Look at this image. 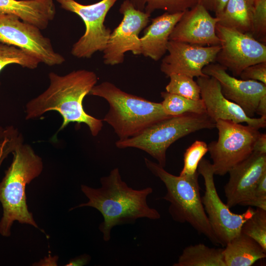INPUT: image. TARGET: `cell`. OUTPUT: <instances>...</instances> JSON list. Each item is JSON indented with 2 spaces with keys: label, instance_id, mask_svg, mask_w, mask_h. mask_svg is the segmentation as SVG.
Masks as SVG:
<instances>
[{
  "label": "cell",
  "instance_id": "e575fe53",
  "mask_svg": "<svg viewBox=\"0 0 266 266\" xmlns=\"http://www.w3.org/2000/svg\"><path fill=\"white\" fill-rule=\"evenodd\" d=\"M90 261V256L87 255H84L78 257H76L73 260H71L66 266H84L86 265Z\"/></svg>",
  "mask_w": 266,
  "mask_h": 266
},
{
  "label": "cell",
  "instance_id": "e0dca14e",
  "mask_svg": "<svg viewBox=\"0 0 266 266\" xmlns=\"http://www.w3.org/2000/svg\"><path fill=\"white\" fill-rule=\"evenodd\" d=\"M228 182L224 186L227 205L232 208L247 200L261 177L266 173V154L256 152L228 172Z\"/></svg>",
  "mask_w": 266,
  "mask_h": 266
},
{
  "label": "cell",
  "instance_id": "8d00e7d4",
  "mask_svg": "<svg viewBox=\"0 0 266 266\" xmlns=\"http://www.w3.org/2000/svg\"></svg>",
  "mask_w": 266,
  "mask_h": 266
},
{
  "label": "cell",
  "instance_id": "4dcf8cb0",
  "mask_svg": "<svg viewBox=\"0 0 266 266\" xmlns=\"http://www.w3.org/2000/svg\"><path fill=\"white\" fill-rule=\"evenodd\" d=\"M240 205L266 210V173L261 177L249 198Z\"/></svg>",
  "mask_w": 266,
  "mask_h": 266
},
{
  "label": "cell",
  "instance_id": "f546056e",
  "mask_svg": "<svg viewBox=\"0 0 266 266\" xmlns=\"http://www.w3.org/2000/svg\"><path fill=\"white\" fill-rule=\"evenodd\" d=\"M23 142L22 134L13 127L0 129V167L8 155Z\"/></svg>",
  "mask_w": 266,
  "mask_h": 266
},
{
  "label": "cell",
  "instance_id": "44dd1931",
  "mask_svg": "<svg viewBox=\"0 0 266 266\" xmlns=\"http://www.w3.org/2000/svg\"><path fill=\"white\" fill-rule=\"evenodd\" d=\"M256 0H229L222 12L216 16L218 24L249 34Z\"/></svg>",
  "mask_w": 266,
  "mask_h": 266
},
{
  "label": "cell",
  "instance_id": "f1b7e54d",
  "mask_svg": "<svg viewBox=\"0 0 266 266\" xmlns=\"http://www.w3.org/2000/svg\"><path fill=\"white\" fill-rule=\"evenodd\" d=\"M249 35L266 45V0H256Z\"/></svg>",
  "mask_w": 266,
  "mask_h": 266
},
{
  "label": "cell",
  "instance_id": "8fae6325",
  "mask_svg": "<svg viewBox=\"0 0 266 266\" xmlns=\"http://www.w3.org/2000/svg\"><path fill=\"white\" fill-rule=\"evenodd\" d=\"M216 33L221 49L215 62L230 70L234 76L252 65L266 62V45L250 35L217 24Z\"/></svg>",
  "mask_w": 266,
  "mask_h": 266
},
{
  "label": "cell",
  "instance_id": "d590c367",
  "mask_svg": "<svg viewBox=\"0 0 266 266\" xmlns=\"http://www.w3.org/2000/svg\"><path fill=\"white\" fill-rule=\"evenodd\" d=\"M256 113L260 116L266 117V95L263 96L260 100Z\"/></svg>",
  "mask_w": 266,
  "mask_h": 266
},
{
  "label": "cell",
  "instance_id": "6da1fadb",
  "mask_svg": "<svg viewBox=\"0 0 266 266\" xmlns=\"http://www.w3.org/2000/svg\"><path fill=\"white\" fill-rule=\"evenodd\" d=\"M100 182L101 186L99 188L81 185V190L88 201L70 210L85 206L98 210L103 218L99 230L104 241L110 240L111 231L116 226L133 223L139 218L157 220L161 218L158 210L147 203L148 196L153 191L151 187L136 190L128 186L122 179L118 168L101 177Z\"/></svg>",
  "mask_w": 266,
  "mask_h": 266
},
{
  "label": "cell",
  "instance_id": "3957f363",
  "mask_svg": "<svg viewBox=\"0 0 266 266\" xmlns=\"http://www.w3.org/2000/svg\"><path fill=\"white\" fill-rule=\"evenodd\" d=\"M12 162L0 182V202L3 214L0 221V234L8 237L15 221L39 229L28 208L26 187L38 177L43 169L41 158L32 147L21 143L12 152Z\"/></svg>",
  "mask_w": 266,
  "mask_h": 266
},
{
  "label": "cell",
  "instance_id": "83f0119b",
  "mask_svg": "<svg viewBox=\"0 0 266 266\" xmlns=\"http://www.w3.org/2000/svg\"><path fill=\"white\" fill-rule=\"evenodd\" d=\"M208 152L207 144L203 141L196 140L185 151L183 157V167L179 175L189 176L198 171L200 161Z\"/></svg>",
  "mask_w": 266,
  "mask_h": 266
},
{
  "label": "cell",
  "instance_id": "ffe728a7",
  "mask_svg": "<svg viewBox=\"0 0 266 266\" xmlns=\"http://www.w3.org/2000/svg\"><path fill=\"white\" fill-rule=\"evenodd\" d=\"M226 266H251L266 257V252L253 239L240 233L223 249Z\"/></svg>",
  "mask_w": 266,
  "mask_h": 266
},
{
  "label": "cell",
  "instance_id": "603a6c76",
  "mask_svg": "<svg viewBox=\"0 0 266 266\" xmlns=\"http://www.w3.org/2000/svg\"><path fill=\"white\" fill-rule=\"evenodd\" d=\"M161 102L165 113L169 116H178L187 113H206L204 102L199 100L188 99L166 91L161 93Z\"/></svg>",
  "mask_w": 266,
  "mask_h": 266
},
{
  "label": "cell",
  "instance_id": "30bf717a",
  "mask_svg": "<svg viewBox=\"0 0 266 266\" xmlns=\"http://www.w3.org/2000/svg\"><path fill=\"white\" fill-rule=\"evenodd\" d=\"M36 26L10 14H0V42L17 47L49 66L59 65L64 57L55 51L50 39Z\"/></svg>",
  "mask_w": 266,
  "mask_h": 266
},
{
  "label": "cell",
  "instance_id": "7a4b0ae2",
  "mask_svg": "<svg viewBox=\"0 0 266 266\" xmlns=\"http://www.w3.org/2000/svg\"><path fill=\"white\" fill-rule=\"evenodd\" d=\"M49 78L48 88L27 103L26 119L37 118L48 111H56L63 119L58 132L71 122L84 123L92 135L96 136L102 128L103 121L87 114L83 108V101L96 85L97 74L92 71L79 69L65 75L51 72Z\"/></svg>",
  "mask_w": 266,
  "mask_h": 266
},
{
  "label": "cell",
  "instance_id": "d6986e66",
  "mask_svg": "<svg viewBox=\"0 0 266 266\" xmlns=\"http://www.w3.org/2000/svg\"><path fill=\"white\" fill-rule=\"evenodd\" d=\"M0 14L13 15L44 30L56 14L53 0H0Z\"/></svg>",
  "mask_w": 266,
  "mask_h": 266
},
{
  "label": "cell",
  "instance_id": "5bb4252c",
  "mask_svg": "<svg viewBox=\"0 0 266 266\" xmlns=\"http://www.w3.org/2000/svg\"><path fill=\"white\" fill-rule=\"evenodd\" d=\"M227 69L212 63L202 69L203 73L219 82L223 95L240 106L246 114L253 118L261 98L266 95V84L253 80L239 79L230 75Z\"/></svg>",
  "mask_w": 266,
  "mask_h": 266
},
{
  "label": "cell",
  "instance_id": "ba28073f",
  "mask_svg": "<svg viewBox=\"0 0 266 266\" xmlns=\"http://www.w3.org/2000/svg\"><path fill=\"white\" fill-rule=\"evenodd\" d=\"M198 172L204 180L205 191L201 197L204 209L219 244L225 246L240 233L243 224L252 216L254 209L249 206L242 214L231 211L218 195L212 164L207 159H202L199 164Z\"/></svg>",
  "mask_w": 266,
  "mask_h": 266
},
{
  "label": "cell",
  "instance_id": "9a60e30c",
  "mask_svg": "<svg viewBox=\"0 0 266 266\" xmlns=\"http://www.w3.org/2000/svg\"><path fill=\"white\" fill-rule=\"evenodd\" d=\"M196 81L200 88V98L206 113L214 122L228 120L236 123H246L258 129L266 128V117L248 116L240 106L223 95L220 85L215 78L206 75L198 77Z\"/></svg>",
  "mask_w": 266,
  "mask_h": 266
},
{
  "label": "cell",
  "instance_id": "7402d4cb",
  "mask_svg": "<svg viewBox=\"0 0 266 266\" xmlns=\"http://www.w3.org/2000/svg\"><path fill=\"white\" fill-rule=\"evenodd\" d=\"M223 248L208 247L203 243L185 247L173 266H226Z\"/></svg>",
  "mask_w": 266,
  "mask_h": 266
},
{
  "label": "cell",
  "instance_id": "277c9868",
  "mask_svg": "<svg viewBox=\"0 0 266 266\" xmlns=\"http://www.w3.org/2000/svg\"><path fill=\"white\" fill-rule=\"evenodd\" d=\"M89 94L108 102L109 109L102 120L113 128L119 140L135 136L151 125L171 116L165 113L161 103L125 92L110 82L96 85Z\"/></svg>",
  "mask_w": 266,
  "mask_h": 266
},
{
  "label": "cell",
  "instance_id": "7c38bea8",
  "mask_svg": "<svg viewBox=\"0 0 266 266\" xmlns=\"http://www.w3.org/2000/svg\"><path fill=\"white\" fill-rule=\"evenodd\" d=\"M119 12L123 16L122 21L111 33L103 52V62L114 66L122 64L125 53L131 51L141 54L140 32L150 22V15L135 8L130 0L121 4Z\"/></svg>",
  "mask_w": 266,
  "mask_h": 266
},
{
  "label": "cell",
  "instance_id": "cb8c5ba5",
  "mask_svg": "<svg viewBox=\"0 0 266 266\" xmlns=\"http://www.w3.org/2000/svg\"><path fill=\"white\" fill-rule=\"evenodd\" d=\"M136 9L148 14L156 10L170 13L184 12L198 4V0H130Z\"/></svg>",
  "mask_w": 266,
  "mask_h": 266
},
{
  "label": "cell",
  "instance_id": "484cf974",
  "mask_svg": "<svg viewBox=\"0 0 266 266\" xmlns=\"http://www.w3.org/2000/svg\"><path fill=\"white\" fill-rule=\"evenodd\" d=\"M168 77L170 80L166 87L167 92L193 100L201 98L200 86L193 77L183 74H172Z\"/></svg>",
  "mask_w": 266,
  "mask_h": 266
},
{
  "label": "cell",
  "instance_id": "1f68e13d",
  "mask_svg": "<svg viewBox=\"0 0 266 266\" xmlns=\"http://www.w3.org/2000/svg\"><path fill=\"white\" fill-rule=\"evenodd\" d=\"M239 76L243 80H253L266 84V62L247 66L242 71Z\"/></svg>",
  "mask_w": 266,
  "mask_h": 266
},
{
  "label": "cell",
  "instance_id": "9c48e42d",
  "mask_svg": "<svg viewBox=\"0 0 266 266\" xmlns=\"http://www.w3.org/2000/svg\"><path fill=\"white\" fill-rule=\"evenodd\" d=\"M118 0H101L91 4H82L75 0H56L66 10L78 15L86 29L84 34L71 49L72 55L78 58H90L105 48L111 30L104 24L106 16Z\"/></svg>",
  "mask_w": 266,
  "mask_h": 266
},
{
  "label": "cell",
  "instance_id": "4316f807",
  "mask_svg": "<svg viewBox=\"0 0 266 266\" xmlns=\"http://www.w3.org/2000/svg\"><path fill=\"white\" fill-rule=\"evenodd\" d=\"M240 233L251 237L266 252V210L254 209L252 216L243 224Z\"/></svg>",
  "mask_w": 266,
  "mask_h": 266
},
{
  "label": "cell",
  "instance_id": "52a82bcc",
  "mask_svg": "<svg viewBox=\"0 0 266 266\" xmlns=\"http://www.w3.org/2000/svg\"><path fill=\"white\" fill-rule=\"evenodd\" d=\"M218 138L208 146L214 175L223 176L253 152L259 129L231 121L216 122Z\"/></svg>",
  "mask_w": 266,
  "mask_h": 266
},
{
  "label": "cell",
  "instance_id": "4fadbf2b",
  "mask_svg": "<svg viewBox=\"0 0 266 266\" xmlns=\"http://www.w3.org/2000/svg\"><path fill=\"white\" fill-rule=\"evenodd\" d=\"M220 45L203 46L169 40L168 54L162 60L161 71L167 77L172 74H183L194 78L204 76L203 68L215 62Z\"/></svg>",
  "mask_w": 266,
  "mask_h": 266
},
{
  "label": "cell",
  "instance_id": "ac0fdd59",
  "mask_svg": "<svg viewBox=\"0 0 266 266\" xmlns=\"http://www.w3.org/2000/svg\"><path fill=\"white\" fill-rule=\"evenodd\" d=\"M184 12H165L151 19V24L140 37L141 54L155 61L161 59L167 52L170 33Z\"/></svg>",
  "mask_w": 266,
  "mask_h": 266
},
{
  "label": "cell",
  "instance_id": "5b68a950",
  "mask_svg": "<svg viewBox=\"0 0 266 266\" xmlns=\"http://www.w3.org/2000/svg\"><path fill=\"white\" fill-rule=\"evenodd\" d=\"M147 168L165 184L166 193L162 199L170 203L168 212L176 222L187 223L198 233L215 245L219 244L204 209L200 192L199 173L176 176L158 163L144 158Z\"/></svg>",
  "mask_w": 266,
  "mask_h": 266
},
{
  "label": "cell",
  "instance_id": "2e32d148",
  "mask_svg": "<svg viewBox=\"0 0 266 266\" xmlns=\"http://www.w3.org/2000/svg\"><path fill=\"white\" fill-rule=\"evenodd\" d=\"M219 21L202 5L198 4L185 11L175 25L169 40L203 46L220 45L216 33Z\"/></svg>",
  "mask_w": 266,
  "mask_h": 266
},
{
  "label": "cell",
  "instance_id": "d4e9b609",
  "mask_svg": "<svg viewBox=\"0 0 266 266\" xmlns=\"http://www.w3.org/2000/svg\"><path fill=\"white\" fill-rule=\"evenodd\" d=\"M40 62L33 55L17 47L0 42V72L12 64L30 69L36 68Z\"/></svg>",
  "mask_w": 266,
  "mask_h": 266
},
{
  "label": "cell",
  "instance_id": "836d02e7",
  "mask_svg": "<svg viewBox=\"0 0 266 266\" xmlns=\"http://www.w3.org/2000/svg\"><path fill=\"white\" fill-rule=\"evenodd\" d=\"M253 152L266 154V134L260 133L253 147Z\"/></svg>",
  "mask_w": 266,
  "mask_h": 266
},
{
  "label": "cell",
  "instance_id": "8992f818",
  "mask_svg": "<svg viewBox=\"0 0 266 266\" xmlns=\"http://www.w3.org/2000/svg\"><path fill=\"white\" fill-rule=\"evenodd\" d=\"M216 122L207 113H187L170 116L147 127L139 134L115 142L119 149L142 150L165 167L168 148L178 139L203 129L215 128Z\"/></svg>",
  "mask_w": 266,
  "mask_h": 266
},
{
  "label": "cell",
  "instance_id": "d6a6232c",
  "mask_svg": "<svg viewBox=\"0 0 266 266\" xmlns=\"http://www.w3.org/2000/svg\"><path fill=\"white\" fill-rule=\"evenodd\" d=\"M229 0H198V4L202 5L209 12H214L215 16L223 11Z\"/></svg>",
  "mask_w": 266,
  "mask_h": 266
}]
</instances>
